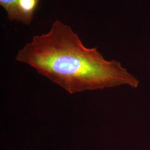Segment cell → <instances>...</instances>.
<instances>
[{
    "label": "cell",
    "mask_w": 150,
    "mask_h": 150,
    "mask_svg": "<svg viewBox=\"0 0 150 150\" xmlns=\"http://www.w3.org/2000/svg\"><path fill=\"white\" fill-rule=\"evenodd\" d=\"M41 0H0V5L7 14L10 21L29 25Z\"/></svg>",
    "instance_id": "2"
},
{
    "label": "cell",
    "mask_w": 150,
    "mask_h": 150,
    "mask_svg": "<svg viewBox=\"0 0 150 150\" xmlns=\"http://www.w3.org/2000/svg\"><path fill=\"white\" fill-rule=\"evenodd\" d=\"M16 59L70 94L127 85L139 81L115 60L105 59L97 48H88L69 25L54 21L46 33L34 36Z\"/></svg>",
    "instance_id": "1"
}]
</instances>
